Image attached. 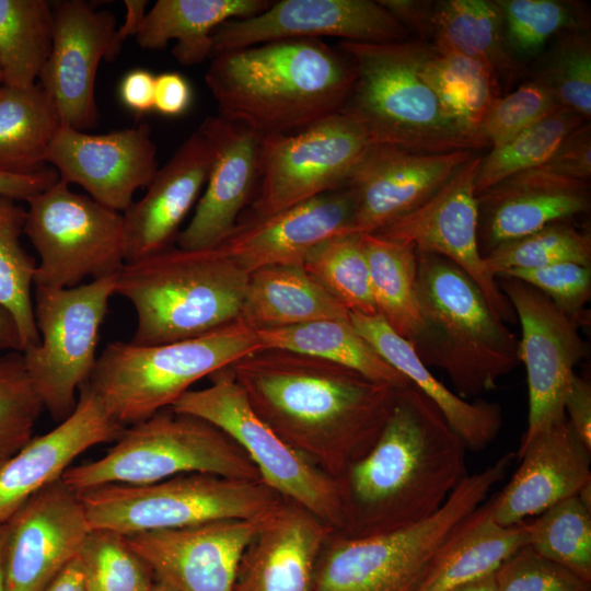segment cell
<instances>
[{"instance_id": "cell-19", "label": "cell", "mask_w": 591, "mask_h": 591, "mask_svg": "<svg viewBox=\"0 0 591 591\" xmlns=\"http://www.w3.org/2000/svg\"><path fill=\"white\" fill-rule=\"evenodd\" d=\"M7 523L4 591H44L78 557L91 531L78 493L61 478L32 496Z\"/></svg>"}, {"instance_id": "cell-30", "label": "cell", "mask_w": 591, "mask_h": 591, "mask_svg": "<svg viewBox=\"0 0 591 591\" xmlns=\"http://www.w3.org/2000/svg\"><path fill=\"white\" fill-rule=\"evenodd\" d=\"M349 318L357 332L391 367L433 402L467 450L482 451L497 438L502 427L498 403L468 402L449 390L429 371L414 346L397 335L381 315L349 313Z\"/></svg>"}, {"instance_id": "cell-32", "label": "cell", "mask_w": 591, "mask_h": 591, "mask_svg": "<svg viewBox=\"0 0 591 591\" xmlns=\"http://www.w3.org/2000/svg\"><path fill=\"white\" fill-rule=\"evenodd\" d=\"M327 318H349V312L303 265H273L248 274L239 320L252 329L283 328Z\"/></svg>"}, {"instance_id": "cell-31", "label": "cell", "mask_w": 591, "mask_h": 591, "mask_svg": "<svg viewBox=\"0 0 591 591\" xmlns=\"http://www.w3.org/2000/svg\"><path fill=\"white\" fill-rule=\"evenodd\" d=\"M268 0H158L147 11L136 36L147 50L165 49L182 66H195L211 58L213 33L223 23L257 15L269 8Z\"/></svg>"}, {"instance_id": "cell-38", "label": "cell", "mask_w": 591, "mask_h": 591, "mask_svg": "<svg viewBox=\"0 0 591 591\" xmlns=\"http://www.w3.org/2000/svg\"><path fill=\"white\" fill-rule=\"evenodd\" d=\"M53 4L46 0H0L2 84L30 88L38 82L53 45Z\"/></svg>"}, {"instance_id": "cell-43", "label": "cell", "mask_w": 591, "mask_h": 591, "mask_svg": "<svg viewBox=\"0 0 591 591\" xmlns=\"http://www.w3.org/2000/svg\"><path fill=\"white\" fill-rule=\"evenodd\" d=\"M526 529L532 549L591 582V509L577 495L526 522Z\"/></svg>"}, {"instance_id": "cell-13", "label": "cell", "mask_w": 591, "mask_h": 591, "mask_svg": "<svg viewBox=\"0 0 591 591\" xmlns=\"http://www.w3.org/2000/svg\"><path fill=\"white\" fill-rule=\"evenodd\" d=\"M117 275L72 288L35 287L39 344L22 354L44 408L58 422L74 410L79 390L94 369L100 328Z\"/></svg>"}, {"instance_id": "cell-51", "label": "cell", "mask_w": 591, "mask_h": 591, "mask_svg": "<svg viewBox=\"0 0 591 591\" xmlns=\"http://www.w3.org/2000/svg\"><path fill=\"white\" fill-rule=\"evenodd\" d=\"M499 276L512 277L534 287L577 324L591 297V266L560 263L533 269H513Z\"/></svg>"}, {"instance_id": "cell-37", "label": "cell", "mask_w": 591, "mask_h": 591, "mask_svg": "<svg viewBox=\"0 0 591 591\" xmlns=\"http://www.w3.org/2000/svg\"><path fill=\"white\" fill-rule=\"evenodd\" d=\"M361 236L378 314L413 344L424 326L417 294L416 247L376 233Z\"/></svg>"}, {"instance_id": "cell-28", "label": "cell", "mask_w": 591, "mask_h": 591, "mask_svg": "<svg viewBox=\"0 0 591 591\" xmlns=\"http://www.w3.org/2000/svg\"><path fill=\"white\" fill-rule=\"evenodd\" d=\"M478 245L486 255L497 245L587 211L589 181L545 167L517 173L477 195Z\"/></svg>"}, {"instance_id": "cell-24", "label": "cell", "mask_w": 591, "mask_h": 591, "mask_svg": "<svg viewBox=\"0 0 591 591\" xmlns=\"http://www.w3.org/2000/svg\"><path fill=\"white\" fill-rule=\"evenodd\" d=\"M515 454L518 470L489 500L490 515L500 525L521 524L591 484V449L566 417L520 444Z\"/></svg>"}, {"instance_id": "cell-40", "label": "cell", "mask_w": 591, "mask_h": 591, "mask_svg": "<svg viewBox=\"0 0 591 591\" xmlns=\"http://www.w3.org/2000/svg\"><path fill=\"white\" fill-rule=\"evenodd\" d=\"M26 208L0 196V305L16 326L22 351L39 344L32 286L37 263L23 247Z\"/></svg>"}, {"instance_id": "cell-5", "label": "cell", "mask_w": 591, "mask_h": 591, "mask_svg": "<svg viewBox=\"0 0 591 591\" xmlns=\"http://www.w3.org/2000/svg\"><path fill=\"white\" fill-rule=\"evenodd\" d=\"M248 273L220 247L171 246L117 275L115 294L134 306L129 343L154 346L195 338L239 320Z\"/></svg>"}, {"instance_id": "cell-46", "label": "cell", "mask_w": 591, "mask_h": 591, "mask_svg": "<svg viewBox=\"0 0 591 591\" xmlns=\"http://www.w3.org/2000/svg\"><path fill=\"white\" fill-rule=\"evenodd\" d=\"M503 20L508 49L534 55L554 35L587 30L578 3L560 0H496Z\"/></svg>"}, {"instance_id": "cell-20", "label": "cell", "mask_w": 591, "mask_h": 591, "mask_svg": "<svg viewBox=\"0 0 591 591\" xmlns=\"http://www.w3.org/2000/svg\"><path fill=\"white\" fill-rule=\"evenodd\" d=\"M47 164L68 185L81 186L92 199L121 213L159 170L157 147L146 123L99 135L62 125Z\"/></svg>"}, {"instance_id": "cell-50", "label": "cell", "mask_w": 591, "mask_h": 591, "mask_svg": "<svg viewBox=\"0 0 591 591\" xmlns=\"http://www.w3.org/2000/svg\"><path fill=\"white\" fill-rule=\"evenodd\" d=\"M497 591H591L588 582L566 567L525 545L494 572Z\"/></svg>"}, {"instance_id": "cell-2", "label": "cell", "mask_w": 591, "mask_h": 591, "mask_svg": "<svg viewBox=\"0 0 591 591\" xmlns=\"http://www.w3.org/2000/svg\"><path fill=\"white\" fill-rule=\"evenodd\" d=\"M466 447L439 408L409 383L372 448L341 478L346 525L364 536L433 515L468 475Z\"/></svg>"}, {"instance_id": "cell-16", "label": "cell", "mask_w": 591, "mask_h": 591, "mask_svg": "<svg viewBox=\"0 0 591 591\" xmlns=\"http://www.w3.org/2000/svg\"><path fill=\"white\" fill-rule=\"evenodd\" d=\"M480 158L474 154L428 200L375 233L448 258L478 286L498 318L514 323V310L487 268L478 245L474 185Z\"/></svg>"}, {"instance_id": "cell-6", "label": "cell", "mask_w": 591, "mask_h": 591, "mask_svg": "<svg viewBox=\"0 0 591 591\" xmlns=\"http://www.w3.org/2000/svg\"><path fill=\"white\" fill-rule=\"evenodd\" d=\"M416 254L424 321L412 344L416 354L427 367L443 370L464 399L495 389L520 363L519 339L455 264L434 253Z\"/></svg>"}, {"instance_id": "cell-59", "label": "cell", "mask_w": 591, "mask_h": 591, "mask_svg": "<svg viewBox=\"0 0 591 591\" xmlns=\"http://www.w3.org/2000/svg\"><path fill=\"white\" fill-rule=\"evenodd\" d=\"M0 350L21 351V340L10 314L0 305Z\"/></svg>"}, {"instance_id": "cell-58", "label": "cell", "mask_w": 591, "mask_h": 591, "mask_svg": "<svg viewBox=\"0 0 591 591\" xmlns=\"http://www.w3.org/2000/svg\"><path fill=\"white\" fill-rule=\"evenodd\" d=\"M44 591H85L79 558L73 559Z\"/></svg>"}, {"instance_id": "cell-61", "label": "cell", "mask_w": 591, "mask_h": 591, "mask_svg": "<svg viewBox=\"0 0 591 591\" xmlns=\"http://www.w3.org/2000/svg\"><path fill=\"white\" fill-rule=\"evenodd\" d=\"M8 534V523L0 522V591H4V546Z\"/></svg>"}, {"instance_id": "cell-17", "label": "cell", "mask_w": 591, "mask_h": 591, "mask_svg": "<svg viewBox=\"0 0 591 591\" xmlns=\"http://www.w3.org/2000/svg\"><path fill=\"white\" fill-rule=\"evenodd\" d=\"M328 36L384 44L409 39L410 34L379 1L280 0L257 15L220 25L211 57L269 42Z\"/></svg>"}, {"instance_id": "cell-48", "label": "cell", "mask_w": 591, "mask_h": 591, "mask_svg": "<svg viewBox=\"0 0 591 591\" xmlns=\"http://www.w3.org/2000/svg\"><path fill=\"white\" fill-rule=\"evenodd\" d=\"M561 108L591 116V40L587 30L565 32L537 77Z\"/></svg>"}, {"instance_id": "cell-1", "label": "cell", "mask_w": 591, "mask_h": 591, "mask_svg": "<svg viewBox=\"0 0 591 591\" xmlns=\"http://www.w3.org/2000/svg\"><path fill=\"white\" fill-rule=\"evenodd\" d=\"M254 412L337 480L372 448L398 389L308 355L258 349L230 364Z\"/></svg>"}, {"instance_id": "cell-15", "label": "cell", "mask_w": 591, "mask_h": 591, "mask_svg": "<svg viewBox=\"0 0 591 591\" xmlns=\"http://www.w3.org/2000/svg\"><path fill=\"white\" fill-rule=\"evenodd\" d=\"M497 277L521 325L519 357L526 370L529 392L523 444L566 417L565 401L576 375L575 367L587 355V344L578 324L541 291L512 277Z\"/></svg>"}, {"instance_id": "cell-63", "label": "cell", "mask_w": 591, "mask_h": 591, "mask_svg": "<svg viewBox=\"0 0 591 591\" xmlns=\"http://www.w3.org/2000/svg\"><path fill=\"white\" fill-rule=\"evenodd\" d=\"M7 457L0 453V464L5 460Z\"/></svg>"}, {"instance_id": "cell-4", "label": "cell", "mask_w": 591, "mask_h": 591, "mask_svg": "<svg viewBox=\"0 0 591 591\" xmlns=\"http://www.w3.org/2000/svg\"><path fill=\"white\" fill-rule=\"evenodd\" d=\"M429 44L420 39L369 44L339 40L355 78L340 112L374 144L418 153L482 149L485 142L445 111L421 74Z\"/></svg>"}, {"instance_id": "cell-27", "label": "cell", "mask_w": 591, "mask_h": 591, "mask_svg": "<svg viewBox=\"0 0 591 591\" xmlns=\"http://www.w3.org/2000/svg\"><path fill=\"white\" fill-rule=\"evenodd\" d=\"M212 162V147L198 127L158 170L146 195L123 212L126 264L175 243L179 227L200 198Z\"/></svg>"}, {"instance_id": "cell-8", "label": "cell", "mask_w": 591, "mask_h": 591, "mask_svg": "<svg viewBox=\"0 0 591 591\" xmlns=\"http://www.w3.org/2000/svg\"><path fill=\"white\" fill-rule=\"evenodd\" d=\"M258 349L256 331L240 320L161 345L117 340L97 357L86 384L108 416L127 427L170 408L195 382Z\"/></svg>"}, {"instance_id": "cell-62", "label": "cell", "mask_w": 591, "mask_h": 591, "mask_svg": "<svg viewBox=\"0 0 591 591\" xmlns=\"http://www.w3.org/2000/svg\"><path fill=\"white\" fill-rule=\"evenodd\" d=\"M151 591H175V590L172 587H170L167 583H165L164 581L157 579Z\"/></svg>"}, {"instance_id": "cell-45", "label": "cell", "mask_w": 591, "mask_h": 591, "mask_svg": "<svg viewBox=\"0 0 591 591\" xmlns=\"http://www.w3.org/2000/svg\"><path fill=\"white\" fill-rule=\"evenodd\" d=\"M85 591H151L157 577L125 535L91 530L78 555Z\"/></svg>"}, {"instance_id": "cell-35", "label": "cell", "mask_w": 591, "mask_h": 591, "mask_svg": "<svg viewBox=\"0 0 591 591\" xmlns=\"http://www.w3.org/2000/svg\"><path fill=\"white\" fill-rule=\"evenodd\" d=\"M62 126L57 108L36 83L0 86V173L30 175L47 167L51 142Z\"/></svg>"}, {"instance_id": "cell-18", "label": "cell", "mask_w": 591, "mask_h": 591, "mask_svg": "<svg viewBox=\"0 0 591 591\" xmlns=\"http://www.w3.org/2000/svg\"><path fill=\"white\" fill-rule=\"evenodd\" d=\"M53 45L38 82L54 102L61 124L86 131L97 124L95 79L100 62L118 57L116 20L84 0L53 4Z\"/></svg>"}, {"instance_id": "cell-44", "label": "cell", "mask_w": 591, "mask_h": 591, "mask_svg": "<svg viewBox=\"0 0 591 591\" xmlns=\"http://www.w3.org/2000/svg\"><path fill=\"white\" fill-rule=\"evenodd\" d=\"M483 257L495 277L513 269H533L560 263L591 266V236L567 223V220L557 221L501 243Z\"/></svg>"}, {"instance_id": "cell-14", "label": "cell", "mask_w": 591, "mask_h": 591, "mask_svg": "<svg viewBox=\"0 0 591 591\" xmlns=\"http://www.w3.org/2000/svg\"><path fill=\"white\" fill-rule=\"evenodd\" d=\"M373 144L361 125L343 112L291 134L262 136L257 187L237 224L346 187Z\"/></svg>"}, {"instance_id": "cell-21", "label": "cell", "mask_w": 591, "mask_h": 591, "mask_svg": "<svg viewBox=\"0 0 591 591\" xmlns=\"http://www.w3.org/2000/svg\"><path fill=\"white\" fill-rule=\"evenodd\" d=\"M262 519L221 520L125 537L157 579L175 591H234L241 557Z\"/></svg>"}, {"instance_id": "cell-57", "label": "cell", "mask_w": 591, "mask_h": 591, "mask_svg": "<svg viewBox=\"0 0 591 591\" xmlns=\"http://www.w3.org/2000/svg\"><path fill=\"white\" fill-rule=\"evenodd\" d=\"M126 15L124 23L116 30L114 45L116 53L119 54L123 43L127 37L137 36L144 15L148 1L144 0H125Z\"/></svg>"}, {"instance_id": "cell-64", "label": "cell", "mask_w": 591, "mask_h": 591, "mask_svg": "<svg viewBox=\"0 0 591 591\" xmlns=\"http://www.w3.org/2000/svg\"><path fill=\"white\" fill-rule=\"evenodd\" d=\"M2 85V76H1V71H0V86Z\"/></svg>"}, {"instance_id": "cell-60", "label": "cell", "mask_w": 591, "mask_h": 591, "mask_svg": "<svg viewBox=\"0 0 591 591\" xmlns=\"http://www.w3.org/2000/svg\"><path fill=\"white\" fill-rule=\"evenodd\" d=\"M451 591H497V588L494 575H491L468 584L459 587Z\"/></svg>"}, {"instance_id": "cell-49", "label": "cell", "mask_w": 591, "mask_h": 591, "mask_svg": "<svg viewBox=\"0 0 591 591\" xmlns=\"http://www.w3.org/2000/svg\"><path fill=\"white\" fill-rule=\"evenodd\" d=\"M559 109L560 104L544 84L526 82L491 104L479 134L487 147L496 148Z\"/></svg>"}, {"instance_id": "cell-47", "label": "cell", "mask_w": 591, "mask_h": 591, "mask_svg": "<svg viewBox=\"0 0 591 591\" xmlns=\"http://www.w3.org/2000/svg\"><path fill=\"white\" fill-rule=\"evenodd\" d=\"M44 409L21 351L0 355V453L11 456L32 438Z\"/></svg>"}, {"instance_id": "cell-29", "label": "cell", "mask_w": 591, "mask_h": 591, "mask_svg": "<svg viewBox=\"0 0 591 591\" xmlns=\"http://www.w3.org/2000/svg\"><path fill=\"white\" fill-rule=\"evenodd\" d=\"M335 531L290 502L260 520L244 551L234 591H311L318 556Z\"/></svg>"}, {"instance_id": "cell-52", "label": "cell", "mask_w": 591, "mask_h": 591, "mask_svg": "<svg viewBox=\"0 0 591 591\" xmlns=\"http://www.w3.org/2000/svg\"><path fill=\"white\" fill-rule=\"evenodd\" d=\"M542 167L567 177L589 181L591 176L590 123L584 121L568 135Z\"/></svg>"}, {"instance_id": "cell-23", "label": "cell", "mask_w": 591, "mask_h": 591, "mask_svg": "<svg viewBox=\"0 0 591 591\" xmlns=\"http://www.w3.org/2000/svg\"><path fill=\"white\" fill-rule=\"evenodd\" d=\"M199 127L210 140L212 162L194 216L175 240L184 250L213 248L231 234L254 197L260 171L258 132L220 115L206 117Z\"/></svg>"}, {"instance_id": "cell-12", "label": "cell", "mask_w": 591, "mask_h": 591, "mask_svg": "<svg viewBox=\"0 0 591 591\" xmlns=\"http://www.w3.org/2000/svg\"><path fill=\"white\" fill-rule=\"evenodd\" d=\"M24 234L39 256L34 286L77 287L117 275L126 264L124 217L59 178L26 201Z\"/></svg>"}, {"instance_id": "cell-42", "label": "cell", "mask_w": 591, "mask_h": 591, "mask_svg": "<svg viewBox=\"0 0 591 591\" xmlns=\"http://www.w3.org/2000/svg\"><path fill=\"white\" fill-rule=\"evenodd\" d=\"M584 121L580 115L561 108L491 148L480 158L474 185L476 196L517 173L544 165L561 141Z\"/></svg>"}, {"instance_id": "cell-56", "label": "cell", "mask_w": 591, "mask_h": 591, "mask_svg": "<svg viewBox=\"0 0 591 591\" xmlns=\"http://www.w3.org/2000/svg\"><path fill=\"white\" fill-rule=\"evenodd\" d=\"M59 181L57 171L47 166L30 175L0 173V196L24 200L44 192Z\"/></svg>"}, {"instance_id": "cell-3", "label": "cell", "mask_w": 591, "mask_h": 591, "mask_svg": "<svg viewBox=\"0 0 591 591\" xmlns=\"http://www.w3.org/2000/svg\"><path fill=\"white\" fill-rule=\"evenodd\" d=\"M354 78L339 48L298 38L215 55L205 81L218 115L267 136L291 134L340 112Z\"/></svg>"}, {"instance_id": "cell-26", "label": "cell", "mask_w": 591, "mask_h": 591, "mask_svg": "<svg viewBox=\"0 0 591 591\" xmlns=\"http://www.w3.org/2000/svg\"><path fill=\"white\" fill-rule=\"evenodd\" d=\"M124 428L83 384L77 406L66 419L32 438L0 464V522H7L32 496L61 478L76 457L97 444L113 443Z\"/></svg>"}, {"instance_id": "cell-11", "label": "cell", "mask_w": 591, "mask_h": 591, "mask_svg": "<svg viewBox=\"0 0 591 591\" xmlns=\"http://www.w3.org/2000/svg\"><path fill=\"white\" fill-rule=\"evenodd\" d=\"M209 378L210 385L187 391L170 408L220 429L243 450L267 487L341 532L346 505L340 482L285 442L254 412L228 367Z\"/></svg>"}, {"instance_id": "cell-25", "label": "cell", "mask_w": 591, "mask_h": 591, "mask_svg": "<svg viewBox=\"0 0 591 591\" xmlns=\"http://www.w3.org/2000/svg\"><path fill=\"white\" fill-rule=\"evenodd\" d=\"M354 211V193L346 186L239 223L218 247L248 274L273 265H303L323 242L351 233Z\"/></svg>"}, {"instance_id": "cell-10", "label": "cell", "mask_w": 591, "mask_h": 591, "mask_svg": "<svg viewBox=\"0 0 591 591\" xmlns=\"http://www.w3.org/2000/svg\"><path fill=\"white\" fill-rule=\"evenodd\" d=\"M91 530L123 535L221 520H255L282 500L262 482L206 473L148 485L108 484L78 493Z\"/></svg>"}, {"instance_id": "cell-33", "label": "cell", "mask_w": 591, "mask_h": 591, "mask_svg": "<svg viewBox=\"0 0 591 591\" xmlns=\"http://www.w3.org/2000/svg\"><path fill=\"white\" fill-rule=\"evenodd\" d=\"M525 545L526 522L500 525L490 515L489 501L484 502L443 545L414 591H451L491 576Z\"/></svg>"}, {"instance_id": "cell-34", "label": "cell", "mask_w": 591, "mask_h": 591, "mask_svg": "<svg viewBox=\"0 0 591 591\" xmlns=\"http://www.w3.org/2000/svg\"><path fill=\"white\" fill-rule=\"evenodd\" d=\"M426 43L437 50L478 61L498 78L510 77L515 70L497 1H432Z\"/></svg>"}, {"instance_id": "cell-41", "label": "cell", "mask_w": 591, "mask_h": 591, "mask_svg": "<svg viewBox=\"0 0 591 591\" xmlns=\"http://www.w3.org/2000/svg\"><path fill=\"white\" fill-rule=\"evenodd\" d=\"M303 267L349 313L378 314L361 234L328 239L310 252Z\"/></svg>"}, {"instance_id": "cell-36", "label": "cell", "mask_w": 591, "mask_h": 591, "mask_svg": "<svg viewBox=\"0 0 591 591\" xmlns=\"http://www.w3.org/2000/svg\"><path fill=\"white\" fill-rule=\"evenodd\" d=\"M256 333L262 349H282L324 359L396 389L410 383L357 332L350 318L318 320Z\"/></svg>"}, {"instance_id": "cell-39", "label": "cell", "mask_w": 591, "mask_h": 591, "mask_svg": "<svg viewBox=\"0 0 591 591\" xmlns=\"http://www.w3.org/2000/svg\"><path fill=\"white\" fill-rule=\"evenodd\" d=\"M421 74L448 114L483 140L479 126L491 104L500 96L499 78L478 61L437 50L430 44Z\"/></svg>"}, {"instance_id": "cell-22", "label": "cell", "mask_w": 591, "mask_h": 591, "mask_svg": "<svg viewBox=\"0 0 591 591\" xmlns=\"http://www.w3.org/2000/svg\"><path fill=\"white\" fill-rule=\"evenodd\" d=\"M471 150L418 153L373 144L351 175V233H375L439 190L472 157Z\"/></svg>"}, {"instance_id": "cell-9", "label": "cell", "mask_w": 591, "mask_h": 591, "mask_svg": "<svg viewBox=\"0 0 591 591\" xmlns=\"http://www.w3.org/2000/svg\"><path fill=\"white\" fill-rule=\"evenodd\" d=\"M113 443L102 457L68 467L61 480L77 493L108 484L148 485L190 473L262 482L224 432L171 408L125 427Z\"/></svg>"}, {"instance_id": "cell-55", "label": "cell", "mask_w": 591, "mask_h": 591, "mask_svg": "<svg viewBox=\"0 0 591 591\" xmlns=\"http://www.w3.org/2000/svg\"><path fill=\"white\" fill-rule=\"evenodd\" d=\"M565 415L579 439L591 449V385L577 374L565 401Z\"/></svg>"}, {"instance_id": "cell-53", "label": "cell", "mask_w": 591, "mask_h": 591, "mask_svg": "<svg viewBox=\"0 0 591 591\" xmlns=\"http://www.w3.org/2000/svg\"><path fill=\"white\" fill-rule=\"evenodd\" d=\"M192 103L193 89L183 74L175 71L155 74L153 111L166 117H178Z\"/></svg>"}, {"instance_id": "cell-7", "label": "cell", "mask_w": 591, "mask_h": 591, "mask_svg": "<svg viewBox=\"0 0 591 591\" xmlns=\"http://www.w3.org/2000/svg\"><path fill=\"white\" fill-rule=\"evenodd\" d=\"M514 452L467 475L430 518L392 531L331 535L314 571L311 591H414L443 545L502 480Z\"/></svg>"}, {"instance_id": "cell-54", "label": "cell", "mask_w": 591, "mask_h": 591, "mask_svg": "<svg viewBox=\"0 0 591 591\" xmlns=\"http://www.w3.org/2000/svg\"><path fill=\"white\" fill-rule=\"evenodd\" d=\"M155 74L143 68L129 70L118 85V96L126 109L142 116L154 108Z\"/></svg>"}]
</instances>
